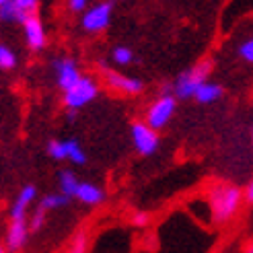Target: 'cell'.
Listing matches in <instances>:
<instances>
[{
  "label": "cell",
  "instance_id": "19",
  "mask_svg": "<svg viewBox=\"0 0 253 253\" xmlns=\"http://www.w3.org/2000/svg\"><path fill=\"white\" fill-rule=\"evenodd\" d=\"M66 253H88V235L84 231H79L70 239Z\"/></svg>",
  "mask_w": 253,
  "mask_h": 253
},
{
  "label": "cell",
  "instance_id": "10",
  "mask_svg": "<svg viewBox=\"0 0 253 253\" xmlns=\"http://www.w3.org/2000/svg\"><path fill=\"white\" fill-rule=\"evenodd\" d=\"M23 35H25V43L33 52H42L47 43V33H45V25L43 21L33 15L23 23Z\"/></svg>",
  "mask_w": 253,
  "mask_h": 253
},
{
  "label": "cell",
  "instance_id": "30",
  "mask_svg": "<svg viewBox=\"0 0 253 253\" xmlns=\"http://www.w3.org/2000/svg\"><path fill=\"white\" fill-rule=\"evenodd\" d=\"M251 142H253V128H251Z\"/></svg>",
  "mask_w": 253,
  "mask_h": 253
},
{
  "label": "cell",
  "instance_id": "2",
  "mask_svg": "<svg viewBox=\"0 0 253 253\" xmlns=\"http://www.w3.org/2000/svg\"><path fill=\"white\" fill-rule=\"evenodd\" d=\"M210 70H212V62L210 60H200L198 64L183 70L179 77L175 79V83L171 84V93L177 99H194L198 88L208 81Z\"/></svg>",
  "mask_w": 253,
  "mask_h": 253
},
{
  "label": "cell",
  "instance_id": "11",
  "mask_svg": "<svg viewBox=\"0 0 253 253\" xmlns=\"http://www.w3.org/2000/svg\"><path fill=\"white\" fill-rule=\"evenodd\" d=\"M29 218H19V220H8L6 224V237H4V241H6V249L10 253H15V251H21L25 247V243H27V239H29Z\"/></svg>",
  "mask_w": 253,
  "mask_h": 253
},
{
  "label": "cell",
  "instance_id": "1",
  "mask_svg": "<svg viewBox=\"0 0 253 253\" xmlns=\"http://www.w3.org/2000/svg\"><path fill=\"white\" fill-rule=\"evenodd\" d=\"M243 200H245V192L233 183H214L206 194L212 220L216 224L231 222L237 216V212L241 210Z\"/></svg>",
  "mask_w": 253,
  "mask_h": 253
},
{
  "label": "cell",
  "instance_id": "7",
  "mask_svg": "<svg viewBox=\"0 0 253 253\" xmlns=\"http://www.w3.org/2000/svg\"><path fill=\"white\" fill-rule=\"evenodd\" d=\"M52 66H54V74H56L58 88H60L62 93L70 91V88L83 79L77 60L70 58V56H60V58H56V60L52 62Z\"/></svg>",
  "mask_w": 253,
  "mask_h": 253
},
{
  "label": "cell",
  "instance_id": "22",
  "mask_svg": "<svg viewBox=\"0 0 253 253\" xmlns=\"http://www.w3.org/2000/svg\"><path fill=\"white\" fill-rule=\"evenodd\" d=\"M237 54H239V58H241L243 62H247V64H253V33L247 37L245 42L239 43Z\"/></svg>",
  "mask_w": 253,
  "mask_h": 253
},
{
  "label": "cell",
  "instance_id": "15",
  "mask_svg": "<svg viewBox=\"0 0 253 253\" xmlns=\"http://www.w3.org/2000/svg\"><path fill=\"white\" fill-rule=\"evenodd\" d=\"M79 185H81L79 177L74 175L70 169H62V171L58 173V192H60V194H64L66 198H74V194H77Z\"/></svg>",
  "mask_w": 253,
  "mask_h": 253
},
{
  "label": "cell",
  "instance_id": "8",
  "mask_svg": "<svg viewBox=\"0 0 253 253\" xmlns=\"http://www.w3.org/2000/svg\"><path fill=\"white\" fill-rule=\"evenodd\" d=\"M111 15H113L111 2H99V4L91 6L86 12H83L81 25H83V29L86 33H101V31H105L109 27Z\"/></svg>",
  "mask_w": 253,
  "mask_h": 253
},
{
  "label": "cell",
  "instance_id": "20",
  "mask_svg": "<svg viewBox=\"0 0 253 253\" xmlns=\"http://www.w3.org/2000/svg\"><path fill=\"white\" fill-rule=\"evenodd\" d=\"M47 155L52 157L54 161H66L68 159V153H66V140H49L47 146Z\"/></svg>",
  "mask_w": 253,
  "mask_h": 253
},
{
  "label": "cell",
  "instance_id": "4",
  "mask_svg": "<svg viewBox=\"0 0 253 253\" xmlns=\"http://www.w3.org/2000/svg\"><path fill=\"white\" fill-rule=\"evenodd\" d=\"M175 111H177V97L173 93H163L146 107L144 122L150 126V128H155L159 132L173 120Z\"/></svg>",
  "mask_w": 253,
  "mask_h": 253
},
{
  "label": "cell",
  "instance_id": "18",
  "mask_svg": "<svg viewBox=\"0 0 253 253\" xmlns=\"http://www.w3.org/2000/svg\"><path fill=\"white\" fill-rule=\"evenodd\" d=\"M134 58H136V54L128 45H118V47L111 49V60L116 66H130L134 62Z\"/></svg>",
  "mask_w": 253,
  "mask_h": 253
},
{
  "label": "cell",
  "instance_id": "5",
  "mask_svg": "<svg viewBox=\"0 0 253 253\" xmlns=\"http://www.w3.org/2000/svg\"><path fill=\"white\" fill-rule=\"evenodd\" d=\"M130 136H132V144H134L138 155L150 157V155H155L159 150V144H161L159 132L155 128H150L144 120H138V122L132 124Z\"/></svg>",
  "mask_w": 253,
  "mask_h": 253
},
{
  "label": "cell",
  "instance_id": "28",
  "mask_svg": "<svg viewBox=\"0 0 253 253\" xmlns=\"http://www.w3.org/2000/svg\"><path fill=\"white\" fill-rule=\"evenodd\" d=\"M247 253H253V243H251V247L247 249Z\"/></svg>",
  "mask_w": 253,
  "mask_h": 253
},
{
  "label": "cell",
  "instance_id": "26",
  "mask_svg": "<svg viewBox=\"0 0 253 253\" xmlns=\"http://www.w3.org/2000/svg\"><path fill=\"white\" fill-rule=\"evenodd\" d=\"M245 200L249 202V204H253V179H251L249 185L245 187Z\"/></svg>",
  "mask_w": 253,
  "mask_h": 253
},
{
  "label": "cell",
  "instance_id": "24",
  "mask_svg": "<svg viewBox=\"0 0 253 253\" xmlns=\"http://www.w3.org/2000/svg\"><path fill=\"white\" fill-rule=\"evenodd\" d=\"M66 6L70 12H77V15H83V12H86L88 8V0H66Z\"/></svg>",
  "mask_w": 253,
  "mask_h": 253
},
{
  "label": "cell",
  "instance_id": "29",
  "mask_svg": "<svg viewBox=\"0 0 253 253\" xmlns=\"http://www.w3.org/2000/svg\"><path fill=\"white\" fill-rule=\"evenodd\" d=\"M0 253H6V247H2V249H0Z\"/></svg>",
  "mask_w": 253,
  "mask_h": 253
},
{
  "label": "cell",
  "instance_id": "3",
  "mask_svg": "<svg viewBox=\"0 0 253 253\" xmlns=\"http://www.w3.org/2000/svg\"><path fill=\"white\" fill-rule=\"evenodd\" d=\"M99 95V83L93 77H83L70 91L62 93V103L68 109V116L74 118L77 111L86 107L88 103H93Z\"/></svg>",
  "mask_w": 253,
  "mask_h": 253
},
{
  "label": "cell",
  "instance_id": "23",
  "mask_svg": "<svg viewBox=\"0 0 253 253\" xmlns=\"http://www.w3.org/2000/svg\"><path fill=\"white\" fill-rule=\"evenodd\" d=\"M45 210L43 208H40L37 206L35 210H33V214H31V218H29V229L31 231H37V229H42L43 226V222H45Z\"/></svg>",
  "mask_w": 253,
  "mask_h": 253
},
{
  "label": "cell",
  "instance_id": "12",
  "mask_svg": "<svg viewBox=\"0 0 253 253\" xmlns=\"http://www.w3.org/2000/svg\"><path fill=\"white\" fill-rule=\"evenodd\" d=\"M37 198V187L33 183L23 185L19 189L17 198L10 202L8 206V220H19V218H27V208L31 206V202Z\"/></svg>",
  "mask_w": 253,
  "mask_h": 253
},
{
  "label": "cell",
  "instance_id": "9",
  "mask_svg": "<svg viewBox=\"0 0 253 253\" xmlns=\"http://www.w3.org/2000/svg\"><path fill=\"white\" fill-rule=\"evenodd\" d=\"M40 0H12V2L0 6V19L4 23H25L29 17L37 15Z\"/></svg>",
  "mask_w": 253,
  "mask_h": 253
},
{
  "label": "cell",
  "instance_id": "21",
  "mask_svg": "<svg viewBox=\"0 0 253 253\" xmlns=\"http://www.w3.org/2000/svg\"><path fill=\"white\" fill-rule=\"evenodd\" d=\"M15 66H17V54L12 52L6 43H2L0 45V68L2 70H12Z\"/></svg>",
  "mask_w": 253,
  "mask_h": 253
},
{
  "label": "cell",
  "instance_id": "13",
  "mask_svg": "<svg viewBox=\"0 0 253 253\" xmlns=\"http://www.w3.org/2000/svg\"><path fill=\"white\" fill-rule=\"evenodd\" d=\"M74 198H77L81 204H84V206H99L101 202L105 200V192L97 183L81 181V185L77 189V194H74Z\"/></svg>",
  "mask_w": 253,
  "mask_h": 253
},
{
  "label": "cell",
  "instance_id": "17",
  "mask_svg": "<svg viewBox=\"0 0 253 253\" xmlns=\"http://www.w3.org/2000/svg\"><path fill=\"white\" fill-rule=\"evenodd\" d=\"M68 200H70V198H66L64 194H60V192L45 194V196L40 200V208H43L45 212H49V210H58V208H62V206H66V204H68Z\"/></svg>",
  "mask_w": 253,
  "mask_h": 253
},
{
  "label": "cell",
  "instance_id": "25",
  "mask_svg": "<svg viewBox=\"0 0 253 253\" xmlns=\"http://www.w3.org/2000/svg\"><path fill=\"white\" fill-rule=\"evenodd\" d=\"M148 222H150V218H148L146 212H134L132 214V224L134 226H146Z\"/></svg>",
  "mask_w": 253,
  "mask_h": 253
},
{
  "label": "cell",
  "instance_id": "14",
  "mask_svg": "<svg viewBox=\"0 0 253 253\" xmlns=\"http://www.w3.org/2000/svg\"><path fill=\"white\" fill-rule=\"evenodd\" d=\"M222 95H224V88L218 83L206 81L204 84L198 88V93H196L194 99L198 101V103H202V105H210V103H214V101H218Z\"/></svg>",
  "mask_w": 253,
  "mask_h": 253
},
{
  "label": "cell",
  "instance_id": "6",
  "mask_svg": "<svg viewBox=\"0 0 253 253\" xmlns=\"http://www.w3.org/2000/svg\"><path fill=\"white\" fill-rule=\"evenodd\" d=\"M103 83L109 88L111 93H118V95H126V97H134V95H140L142 93V81L140 79H134L128 77V74H122L118 70H103Z\"/></svg>",
  "mask_w": 253,
  "mask_h": 253
},
{
  "label": "cell",
  "instance_id": "27",
  "mask_svg": "<svg viewBox=\"0 0 253 253\" xmlns=\"http://www.w3.org/2000/svg\"><path fill=\"white\" fill-rule=\"evenodd\" d=\"M8 2H12V0H0V6H4V4H8Z\"/></svg>",
  "mask_w": 253,
  "mask_h": 253
},
{
  "label": "cell",
  "instance_id": "16",
  "mask_svg": "<svg viewBox=\"0 0 253 253\" xmlns=\"http://www.w3.org/2000/svg\"><path fill=\"white\" fill-rule=\"evenodd\" d=\"M66 153H68V159L72 165H84L86 163V153H84V148L81 146L79 140H66Z\"/></svg>",
  "mask_w": 253,
  "mask_h": 253
}]
</instances>
